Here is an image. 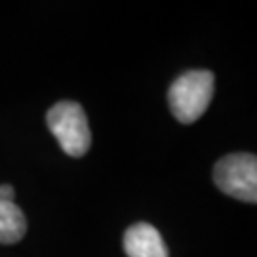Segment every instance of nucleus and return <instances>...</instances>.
Here are the masks:
<instances>
[{"label": "nucleus", "instance_id": "20e7f679", "mask_svg": "<svg viewBox=\"0 0 257 257\" xmlns=\"http://www.w3.org/2000/svg\"><path fill=\"white\" fill-rule=\"evenodd\" d=\"M124 251L128 257H170L160 232L143 221L124 232Z\"/></svg>", "mask_w": 257, "mask_h": 257}, {"label": "nucleus", "instance_id": "f03ea898", "mask_svg": "<svg viewBox=\"0 0 257 257\" xmlns=\"http://www.w3.org/2000/svg\"><path fill=\"white\" fill-rule=\"evenodd\" d=\"M46 122L59 147L69 156H84L92 145V132L82 105L76 101H59L48 110Z\"/></svg>", "mask_w": 257, "mask_h": 257}, {"label": "nucleus", "instance_id": "423d86ee", "mask_svg": "<svg viewBox=\"0 0 257 257\" xmlns=\"http://www.w3.org/2000/svg\"><path fill=\"white\" fill-rule=\"evenodd\" d=\"M14 198H16V189L12 185H0V200L14 202Z\"/></svg>", "mask_w": 257, "mask_h": 257}, {"label": "nucleus", "instance_id": "7ed1b4c3", "mask_svg": "<svg viewBox=\"0 0 257 257\" xmlns=\"http://www.w3.org/2000/svg\"><path fill=\"white\" fill-rule=\"evenodd\" d=\"M213 183L240 202L257 204V155L234 153L213 166Z\"/></svg>", "mask_w": 257, "mask_h": 257}, {"label": "nucleus", "instance_id": "39448f33", "mask_svg": "<svg viewBox=\"0 0 257 257\" xmlns=\"http://www.w3.org/2000/svg\"><path fill=\"white\" fill-rule=\"evenodd\" d=\"M27 232V217L16 202L0 200V244H16Z\"/></svg>", "mask_w": 257, "mask_h": 257}, {"label": "nucleus", "instance_id": "f257e3e1", "mask_svg": "<svg viewBox=\"0 0 257 257\" xmlns=\"http://www.w3.org/2000/svg\"><path fill=\"white\" fill-rule=\"evenodd\" d=\"M215 88V76L210 71L196 69L177 76L168 90V105L181 124H193L202 116Z\"/></svg>", "mask_w": 257, "mask_h": 257}]
</instances>
